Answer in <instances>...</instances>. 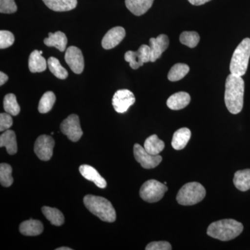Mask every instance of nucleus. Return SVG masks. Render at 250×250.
<instances>
[{"label":"nucleus","mask_w":250,"mask_h":250,"mask_svg":"<svg viewBox=\"0 0 250 250\" xmlns=\"http://www.w3.org/2000/svg\"><path fill=\"white\" fill-rule=\"evenodd\" d=\"M13 125V118L8 113L0 114V131H6Z\"/></svg>","instance_id":"35"},{"label":"nucleus","mask_w":250,"mask_h":250,"mask_svg":"<svg viewBox=\"0 0 250 250\" xmlns=\"http://www.w3.org/2000/svg\"><path fill=\"white\" fill-rule=\"evenodd\" d=\"M250 58V39H243L233 52L231 62L230 72L233 75L243 77L248 70Z\"/></svg>","instance_id":"4"},{"label":"nucleus","mask_w":250,"mask_h":250,"mask_svg":"<svg viewBox=\"0 0 250 250\" xmlns=\"http://www.w3.org/2000/svg\"><path fill=\"white\" fill-rule=\"evenodd\" d=\"M245 82L242 77L230 74L225 83V102L228 111L238 114L243 107Z\"/></svg>","instance_id":"1"},{"label":"nucleus","mask_w":250,"mask_h":250,"mask_svg":"<svg viewBox=\"0 0 250 250\" xmlns=\"http://www.w3.org/2000/svg\"><path fill=\"white\" fill-rule=\"evenodd\" d=\"M44 43L47 47H54L60 52H64L67 43V39L65 34L62 31L55 33H49V37L44 39Z\"/></svg>","instance_id":"20"},{"label":"nucleus","mask_w":250,"mask_h":250,"mask_svg":"<svg viewBox=\"0 0 250 250\" xmlns=\"http://www.w3.org/2000/svg\"><path fill=\"white\" fill-rule=\"evenodd\" d=\"M154 0H125L126 8L134 14L140 16L146 14L152 7Z\"/></svg>","instance_id":"16"},{"label":"nucleus","mask_w":250,"mask_h":250,"mask_svg":"<svg viewBox=\"0 0 250 250\" xmlns=\"http://www.w3.org/2000/svg\"><path fill=\"white\" fill-rule=\"evenodd\" d=\"M125 59L129 63L130 67L134 70H137L143 66L145 62H150V47L142 45L136 52L128 51L125 54Z\"/></svg>","instance_id":"8"},{"label":"nucleus","mask_w":250,"mask_h":250,"mask_svg":"<svg viewBox=\"0 0 250 250\" xmlns=\"http://www.w3.org/2000/svg\"><path fill=\"white\" fill-rule=\"evenodd\" d=\"M80 172L85 179L90 181V182H93L97 187L100 188H104L106 187L107 184H106V180L92 166L88 165L81 166Z\"/></svg>","instance_id":"15"},{"label":"nucleus","mask_w":250,"mask_h":250,"mask_svg":"<svg viewBox=\"0 0 250 250\" xmlns=\"http://www.w3.org/2000/svg\"><path fill=\"white\" fill-rule=\"evenodd\" d=\"M125 36H126V31L124 28L122 27L112 28L104 36L102 45L105 49L114 48L121 43L122 41L125 39Z\"/></svg>","instance_id":"13"},{"label":"nucleus","mask_w":250,"mask_h":250,"mask_svg":"<svg viewBox=\"0 0 250 250\" xmlns=\"http://www.w3.org/2000/svg\"><path fill=\"white\" fill-rule=\"evenodd\" d=\"M56 250H72V249L70 248H67V247H62V248H57Z\"/></svg>","instance_id":"39"},{"label":"nucleus","mask_w":250,"mask_h":250,"mask_svg":"<svg viewBox=\"0 0 250 250\" xmlns=\"http://www.w3.org/2000/svg\"><path fill=\"white\" fill-rule=\"evenodd\" d=\"M167 190V187L165 184L150 179L143 184L140 190V196L144 201L154 203L161 200Z\"/></svg>","instance_id":"6"},{"label":"nucleus","mask_w":250,"mask_h":250,"mask_svg":"<svg viewBox=\"0 0 250 250\" xmlns=\"http://www.w3.org/2000/svg\"><path fill=\"white\" fill-rule=\"evenodd\" d=\"M169 39L165 34H161L156 38L149 39V47L151 49L150 62H155L160 58L163 52L168 47Z\"/></svg>","instance_id":"14"},{"label":"nucleus","mask_w":250,"mask_h":250,"mask_svg":"<svg viewBox=\"0 0 250 250\" xmlns=\"http://www.w3.org/2000/svg\"><path fill=\"white\" fill-rule=\"evenodd\" d=\"M49 70L57 78L65 80L68 76V72L61 65L58 59L55 57H50L47 61Z\"/></svg>","instance_id":"28"},{"label":"nucleus","mask_w":250,"mask_h":250,"mask_svg":"<svg viewBox=\"0 0 250 250\" xmlns=\"http://www.w3.org/2000/svg\"><path fill=\"white\" fill-rule=\"evenodd\" d=\"M136 102L134 93L127 89L118 90L112 100V104L117 113H124Z\"/></svg>","instance_id":"11"},{"label":"nucleus","mask_w":250,"mask_h":250,"mask_svg":"<svg viewBox=\"0 0 250 250\" xmlns=\"http://www.w3.org/2000/svg\"><path fill=\"white\" fill-rule=\"evenodd\" d=\"M0 182L4 187H9L14 183L12 177V167L7 164L0 165Z\"/></svg>","instance_id":"31"},{"label":"nucleus","mask_w":250,"mask_h":250,"mask_svg":"<svg viewBox=\"0 0 250 250\" xmlns=\"http://www.w3.org/2000/svg\"><path fill=\"white\" fill-rule=\"evenodd\" d=\"M42 51L34 50L31 52L29 59V69L32 73L45 71L47 68V62L42 57Z\"/></svg>","instance_id":"21"},{"label":"nucleus","mask_w":250,"mask_h":250,"mask_svg":"<svg viewBox=\"0 0 250 250\" xmlns=\"http://www.w3.org/2000/svg\"><path fill=\"white\" fill-rule=\"evenodd\" d=\"M61 131L72 142H77L83 135L81 128L80 118L76 114H72L62 122Z\"/></svg>","instance_id":"7"},{"label":"nucleus","mask_w":250,"mask_h":250,"mask_svg":"<svg viewBox=\"0 0 250 250\" xmlns=\"http://www.w3.org/2000/svg\"><path fill=\"white\" fill-rule=\"evenodd\" d=\"M233 184L237 189L245 192L250 189V169L237 171L233 177Z\"/></svg>","instance_id":"24"},{"label":"nucleus","mask_w":250,"mask_h":250,"mask_svg":"<svg viewBox=\"0 0 250 250\" xmlns=\"http://www.w3.org/2000/svg\"><path fill=\"white\" fill-rule=\"evenodd\" d=\"M0 147H5L6 151L11 155L18 152L17 140L16 134L13 130H6L0 136Z\"/></svg>","instance_id":"19"},{"label":"nucleus","mask_w":250,"mask_h":250,"mask_svg":"<svg viewBox=\"0 0 250 250\" xmlns=\"http://www.w3.org/2000/svg\"><path fill=\"white\" fill-rule=\"evenodd\" d=\"M56 102L55 94L47 91L41 98L39 104V111L41 113H47L51 111Z\"/></svg>","instance_id":"30"},{"label":"nucleus","mask_w":250,"mask_h":250,"mask_svg":"<svg viewBox=\"0 0 250 250\" xmlns=\"http://www.w3.org/2000/svg\"><path fill=\"white\" fill-rule=\"evenodd\" d=\"M54 140L52 136L41 135L36 139L34 145V152L41 161L50 160L53 155Z\"/></svg>","instance_id":"9"},{"label":"nucleus","mask_w":250,"mask_h":250,"mask_svg":"<svg viewBox=\"0 0 250 250\" xmlns=\"http://www.w3.org/2000/svg\"><path fill=\"white\" fill-rule=\"evenodd\" d=\"M191 137V131L188 128H181L176 131L172 139V146L176 150L183 149Z\"/></svg>","instance_id":"22"},{"label":"nucleus","mask_w":250,"mask_h":250,"mask_svg":"<svg viewBox=\"0 0 250 250\" xmlns=\"http://www.w3.org/2000/svg\"><path fill=\"white\" fill-rule=\"evenodd\" d=\"M65 60L72 71L75 74H81L84 68V59L82 51L75 46H70L67 49Z\"/></svg>","instance_id":"12"},{"label":"nucleus","mask_w":250,"mask_h":250,"mask_svg":"<svg viewBox=\"0 0 250 250\" xmlns=\"http://www.w3.org/2000/svg\"><path fill=\"white\" fill-rule=\"evenodd\" d=\"M4 111L11 116H16L19 114L21 112V107L18 104L17 99L14 94H8L4 97Z\"/></svg>","instance_id":"29"},{"label":"nucleus","mask_w":250,"mask_h":250,"mask_svg":"<svg viewBox=\"0 0 250 250\" xmlns=\"http://www.w3.org/2000/svg\"><path fill=\"white\" fill-rule=\"evenodd\" d=\"M180 42L184 45L194 48L200 42V35L195 31H184L179 38Z\"/></svg>","instance_id":"32"},{"label":"nucleus","mask_w":250,"mask_h":250,"mask_svg":"<svg viewBox=\"0 0 250 250\" xmlns=\"http://www.w3.org/2000/svg\"><path fill=\"white\" fill-rule=\"evenodd\" d=\"M190 67L187 64L177 63L172 67L167 75L170 82H177L182 80L188 73Z\"/></svg>","instance_id":"27"},{"label":"nucleus","mask_w":250,"mask_h":250,"mask_svg":"<svg viewBox=\"0 0 250 250\" xmlns=\"http://www.w3.org/2000/svg\"><path fill=\"white\" fill-rule=\"evenodd\" d=\"M14 42V35L11 31L5 30L0 31V48H8L11 47Z\"/></svg>","instance_id":"33"},{"label":"nucleus","mask_w":250,"mask_h":250,"mask_svg":"<svg viewBox=\"0 0 250 250\" xmlns=\"http://www.w3.org/2000/svg\"><path fill=\"white\" fill-rule=\"evenodd\" d=\"M18 7L14 0H0V12L1 14H14Z\"/></svg>","instance_id":"34"},{"label":"nucleus","mask_w":250,"mask_h":250,"mask_svg":"<svg viewBox=\"0 0 250 250\" xmlns=\"http://www.w3.org/2000/svg\"><path fill=\"white\" fill-rule=\"evenodd\" d=\"M43 225L39 220H30L23 222L20 225V231L27 236H39L43 231Z\"/></svg>","instance_id":"18"},{"label":"nucleus","mask_w":250,"mask_h":250,"mask_svg":"<svg viewBox=\"0 0 250 250\" xmlns=\"http://www.w3.org/2000/svg\"><path fill=\"white\" fill-rule=\"evenodd\" d=\"M243 230V224L233 219H225L210 224L207 234L221 241H228L239 236Z\"/></svg>","instance_id":"2"},{"label":"nucleus","mask_w":250,"mask_h":250,"mask_svg":"<svg viewBox=\"0 0 250 250\" xmlns=\"http://www.w3.org/2000/svg\"><path fill=\"white\" fill-rule=\"evenodd\" d=\"M9 80V77L4 73V72H0V85H3Z\"/></svg>","instance_id":"38"},{"label":"nucleus","mask_w":250,"mask_h":250,"mask_svg":"<svg viewBox=\"0 0 250 250\" xmlns=\"http://www.w3.org/2000/svg\"><path fill=\"white\" fill-rule=\"evenodd\" d=\"M190 102V96L186 92H179L167 99V106L172 110H181L187 107Z\"/></svg>","instance_id":"17"},{"label":"nucleus","mask_w":250,"mask_h":250,"mask_svg":"<svg viewBox=\"0 0 250 250\" xmlns=\"http://www.w3.org/2000/svg\"><path fill=\"white\" fill-rule=\"evenodd\" d=\"M135 159L143 168L152 169L159 165L162 161V156L152 155L146 150L144 147L136 143L134 146Z\"/></svg>","instance_id":"10"},{"label":"nucleus","mask_w":250,"mask_h":250,"mask_svg":"<svg viewBox=\"0 0 250 250\" xmlns=\"http://www.w3.org/2000/svg\"><path fill=\"white\" fill-rule=\"evenodd\" d=\"M210 0H188L189 2L195 6H200V5L205 4L208 2Z\"/></svg>","instance_id":"37"},{"label":"nucleus","mask_w":250,"mask_h":250,"mask_svg":"<svg viewBox=\"0 0 250 250\" xmlns=\"http://www.w3.org/2000/svg\"><path fill=\"white\" fill-rule=\"evenodd\" d=\"M205 196L206 190L201 184L190 182L186 184L179 190L177 201L181 205L191 206L202 201Z\"/></svg>","instance_id":"5"},{"label":"nucleus","mask_w":250,"mask_h":250,"mask_svg":"<svg viewBox=\"0 0 250 250\" xmlns=\"http://www.w3.org/2000/svg\"><path fill=\"white\" fill-rule=\"evenodd\" d=\"M46 6L54 11H71L75 9L77 5V0H42Z\"/></svg>","instance_id":"23"},{"label":"nucleus","mask_w":250,"mask_h":250,"mask_svg":"<svg viewBox=\"0 0 250 250\" xmlns=\"http://www.w3.org/2000/svg\"><path fill=\"white\" fill-rule=\"evenodd\" d=\"M146 250H171L172 246L167 241H154L149 243L146 248Z\"/></svg>","instance_id":"36"},{"label":"nucleus","mask_w":250,"mask_h":250,"mask_svg":"<svg viewBox=\"0 0 250 250\" xmlns=\"http://www.w3.org/2000/svg\"><path fill=\"white\" fill-rule=\"evenodd\" d=\"M42 212L52 225L55 226H62L65 222L63 214L57 208L43 207L42 208Z\"/></svg>","instance_id":"26"},{"label":"nucleus","mask_w":250,"mask_h":250,"mask_svg":"<svg viewBox=\"0 0 250 250\" xmlns=\"http://www.w3.org/2000/svg\"><path fill=\"white\" fill-rule=\"evenodd\" d=\"M144 148L152 155H159L165 148V143L158 138L156 134L148 137L144 143Z\"/></svg>","instance_id":"25"},{"label":"nucleus","mask_w":250,"mask_h":250,"mask_svg":"<svg viewBox=\"0 0 250 250\" xmlns=\"http://www.w3.org/2000/svg\"><path fill=\"white\" fill-rule=\"evenodd\" d=\"M83 203L88 210L103 221L113 223L116 220V213L111 202L103 197L85 195Z\"/></svg>","instance_id":"3"}]
</instances>
